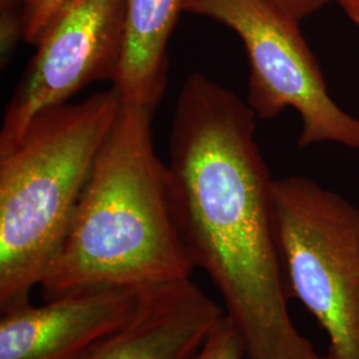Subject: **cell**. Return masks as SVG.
<instances>
[{"label":"cell","instance_id":"obj_13","mask_svg":"<svg viewBox=\"0 0 359 359\" xmlns=\"http://www.w3.org/2000/svg\"><path fill=\"white\" fill-rule=\"evenodd\" d=\"M342 6V8L345 10V13L348 10H354V8H359V0H338Z\"/></svg>","mask_w":359,"mask_h":359},{"label":"cell","instance_id":"obj_9","mask_svg":"<svg viewBox=\"0 0 359 359\" xmlns=\"http://www.w3.org/2000/svg\"><path fill=\"white\" fill-rule=\"evenodd\" d=\"M72 1L74 0H23V40L35 46L52 22Z\"/></svg>","mask_w":359,"mask_h":359},{"label":"cell","instance_id":"obj_2","mask_svg":"<svg viewBox=\"0 0 359 359\" xmlns=\"http://www.w3.org/2000/svg\"><path fill=\"white\" fill-rule=\"evenodd\" d=\"M121 105L112 87L53 107L0 154V311L29 304L47 274Z\"/></svg>","mask_w":359,"mask_h":359},{"label":"cell","instance_id":"obj_8","mask_svg":"<svg viewBox=\"0 0 359 359\" xmlns=\"http://www.w3.org/2000/svg\"><path fill=\"white\" fill-rule=\"evenodd\" d=\"M185 0H126L123 51L114 88L123 104L154 109L168 84V44Z\"/></svg>","mask_w":359,"mask_h":359},{"label":"cell","instance_id":"obj_10","mask_svg":"<svg viewBox=\"0 0 359 359\" xmlns=\"http://www.w3.org/2000/svg\"><path fill=\"white\" fill-rule=\"evenodd\" d=\"M194 359H244V345L233 322L224 316Z\"/></svg>","mask_w":359,"mask_h":359},{"label":"cell","instance_id":"obj_6","mask_svg":"<svg viewBox=\"0 0 359 359\" xmlns=\"http://www.w3.org/2000/svg\"><path fill=\"white\" fill-rule=\"evenodd\" d=\"M145 290L96 286L1 311L0 359H81L128 321Z\"/></svg>","mask_w":359,"mask_h":359},{"label":"cell","instance_id":"obj_11","mask_svg":"<svg viewBox=\"0 0 359 359\" xmlns=\"http://www.w3.org/2000/svg\"><path fill=\"white\" fill-rule=\"evenodd\" d=\"M277 8L283 13L301 23L304 19L318 13L330 0H269Z\"/></svg>","mask_w":359,"mask_h":359},{"label":"cell","instance_id":"obj_14","mask_svg":"<svg viewBox=\"0 0 359 359\" xmlns=\"http://www.w3.org/2000/svg\"><path fill=\"white\" fill-rule=\"evenodd\" d=\"M347 16L357 25L359 28V8H354V10H348L346 11Z\"/></svg>","mask_w":359,"mask_h":359},{"label":"cell","instance_id":"obj_4","mask_svg":"<svg viewBox=\"0 0 359 359\" xmlns=\"http://www.w3.org/2000/svg\"><path fill=\"white\" fill-rule=\"evenodd\" d=\"M184 11L218 22L241 39L249 62L246 103L257 117L269 120L293 108L301 117L299 148L333 142L359 151V117L330 96L294 19L269 0H185Z\"/></svg>","mask_w":359,"mask_h":359},{"label":"cell","instance_id":"obj_7","mask_svg":"<svg viewBox=\"0 0 359 359\" xmlns=\"http://www.w3.org/2000/svg\"><path fill=\"white\" fill-rule=\"evenodd\" d=\"M224 316L191 278L154 286L128 321L81 359H194Z\"/></svg>","mask_w":359,"mask_h":359},{"label":"cell","instance_id":"obj_12","mask_svg":"<svg viewBox=\"0 0 359 359\" xmlns=\"http://www.w3.org/2000/svg\"><path fill=\"white\" fill-rule=\"evenodd\" d=\"M23 10V0H0V11Z\"/></svg>","mask_w":359,"mask_h":359},{"label":"cell","instance_id":"obj_3","mask_svg":"<svg viewBox=\"0 0 359 359\" xmlns=\"http://www.w3.org/2000/svg\"><path fill=\"white\" fill-rule=\"evenodd\" d=\"M271 219L289 297L329 339L327 359H359V209L318 182L273 181Z\"/></svg>","mask_w":359,"mask_h":359},{"label":"cell","instance_id":"obj_1","mask_svg":"<svg viewBox=\"0 0 359 359\" xmlns=\"http://www.w3.org/2000/svg\"><path fill=\"white\" fill-rule=\"evenodd\" d=\"M154 109L123 104L96 157L65 243L39 285L46 299L96 286L148 289L189 280Z\"/></svg>","mask_w":359,"mask_h":359},{"label":"cell","instance_id":"obj_5","mask_svg":"<svg viewBox=\"0 0 359 359\" xmlns=\"http://www.w3.org/2000/svg\"><path fill=\"white\" fill-rule=\"evenodd\" d=\"M126 0H74L39 39L0 129V154L41 112L68 103L95 81H115L124 40Z\"/></svg>","mask_w":359,"mask_h":359}]
</instances>
